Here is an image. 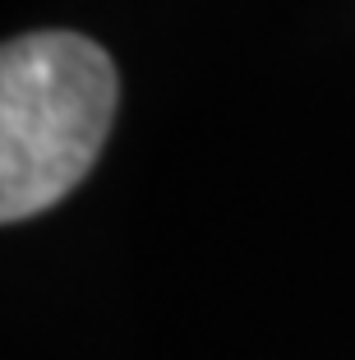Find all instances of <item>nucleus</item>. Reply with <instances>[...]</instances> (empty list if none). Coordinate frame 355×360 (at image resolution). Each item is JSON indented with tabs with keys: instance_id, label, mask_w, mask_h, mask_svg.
I'll return each mask as SVG.
<instances>
[{
	"instance_id": "nucleus-1",
	"label": "nucleus",
	"mask_w": 355,
	"mask_h": 360,
	"mask_svg": "<svg viewBox=\"0 0 355 360\" xmlns=\"http://www.w3.org/2000/svg\"><path fill=\"white\" fill-rule=\"evenodd\" d=\"M115 65L93 37L23 32L0 51V222L37 217L93 171L115 120Z\"/></svg>"
}]
</instances>
